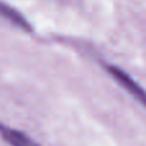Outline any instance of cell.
I'll return each instance as SVG.
<instances>
[{
  "instance_id": "6da1fadb",
  "label": "cell",
  "mask_w": 146,
  "mask_h": 146,
  "mask_svg": "<svg viewBox=\"0 0 146 146\" xmlns=\"http://www.w3.org/2000/svg\"><path fill=\"white\" fill-rule=\"evenodd\" d=\"M106 71L123 90H126L132 98L146 108V90H144L128 73L117 66H106Z\"/></svg>"
},
{
  "instance_id": "3957f363",
  "label": "cell",
  "mask_w": 146,
  "mask_h": 146,
  "mask_svg": "<svg viewBox=\"0 0 146 146\" xmlns=\"http://www.w3.org/2000/svg\"><path fill=\"white\" fill-rule=\"evenodd\" d=\"M0 17L5 18L7 21H9L10 23H13L14 26L22 28V30L31 31V25L27 22V19L17 9H14L3 1H0Z\"/></svg>"
},
{
  "instance_id": "7a4b0ae2",
  "label": "cell",
  "mask_w": 146,
  "mask_h": 146,
  "mask_svg": "<svg viewBox=\"0 0 146 146\" xmlns=\"http://www.w3.org/2000/svg\"><path fill=\"white\" fill-rule=\"evenodd\" d=\"M0 136L9 146H40L25 132H21L5 124H0Z\"/></svg>"
}]
</instances>
